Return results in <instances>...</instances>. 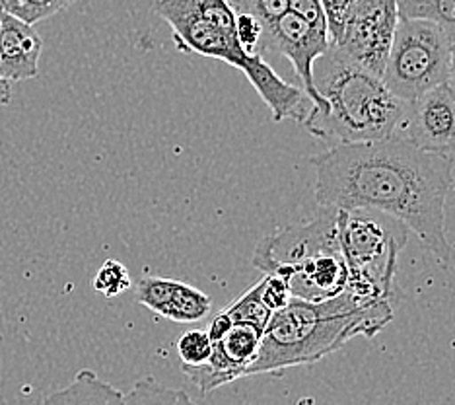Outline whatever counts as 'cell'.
<instances>
[{
    "mask_svg": "<svg viewBox=\"0 0 455 405\" xmlns=\"http://www.w3.org/2000/svg\"><path fill=\"white\" fill-rule=\"evenodd\" d=\"M397 6L399 16L430 20L455 41V0H397Z\"/></svg>",
    "mask_w": 455,
    "mask_h": 405,
    "instance_id": "9a60e30c",
    "label": "cell"
},
{
    "mask_svg": "<svg viewBox=\"0 0 455 405\" xmlns=\"http://www.w3.org/2000/svg\"><path fill=\"white\" fill-rule=\"evenodd\" d=\"M92 287L106 298H116L131 287L129 269L121 262H117V259H108V262L100 267L94 280H92Z\"/></svg>",
    "mask_w": 455,
    "mask_h": 405,
    "instance_id": "d6986e66",
    "label": "cell"
},
{
    "mask_svg": "<svg viewBox=\"0 0 455 405\" xmlns=\"http://www.w3.org/2000/svg\"><path fill=\"white\" fill-rule=\"evenodd\" d=\"M154 12L164 22H168L172 37L180 51L224 61L242 70L271 109L276 123L284 119H292L298 125L304 123L309 108H312V100L306 96L302 88L288 85L278 77L273 67L267 65L261 53H245L235 37V29L228 31L206 22L195 8L193 0H156Z\"/></svg>",
    "mask_w": 455,
    "mask_h": 405,
    "instance_id": "277c9868",
    "label": "cell"
},
{
    "mask_svg": "<svg viewBox=\"0 0 455 405\" xmlns=\"http://www.w3.org/2000/svg\"><path fill=\"white\" fill-rule=\"evenodd\" d=\"M451 41L430 20L399 16L384 78L393 96L405 101L450 80Z\"/></svg>",
    "mask_w": 455,
    "mask_h": 405,
    "instance_id": "8992f818",
    "label": "cell"
},
{
    "mask_svg": "<svg viewBox=\"0 0 455 405\" xmlns=\"http://www.w3.org/2000/svg\"><path fill=\"white\" fill-rule=\"evenodd\" d=\"M44 41L32 24L3 12L0 22V78L10 82L29 80L39 75Z\"/></svg>",
    "mask_w": 455,
    "mask_h": 405,
    "instance_id": "4fadbf2b",
    "label": "cell"
},
{
    "mask_svg": "<svg viewBox=\"0 0 455 405\" xmlns=\"http://www.w3.org/2000/svg\"><path fill=\"white\" fill-rule=\"evenodd\" d=\"M263 303L268 306L271 312H276L284 308L288 303H291V288H288L286 280L276 277V275H267L263 277Z\"/></svg>",
    "mask_w": 455,
    "mask_h": 405,
    "instance_id": "7402d4cb",
    "label": "cell"
},
{
    "mask_svg": "<svg viewBox=\"0 0 455 405\" xmlns=\"http://www.w3.org/2000/svg\"><path fill=\"white\" fill-rule=\"evenodd\" d=\"M10 98H12V82L0 78V108H4L6 103H10Z\"/></svg>",
    "mask_w": 455,
    "mask_h": 405,
    "instance_id": "d4e9b609",
    "label": "cell"
},
{
    "mask_svg": "<svg viewBox=\"0 0 455 405\" xmlns=\"http://www.w3.org/2000/svg\"><path fill=\"white\" fill-rule=\"evenodd\" d=\"M450 82H451V86L455 88V41H453L451 49H450Z\"/></svg>",
    "mask_w": 455,
    "mask_h": 405,
    "instance_id": "484cf974",
    "label": "cell"
},
{
    "mask_svg": "<svg viewBox=\"0 0 455 405\" xmlns=\"http://www.w3.org/2000/svg\"><path fill=\"white\" fill-rule=\"evenodd\" d=\"M191 396L185 390H175L168 388L160 384L156 378L147 377L139 380L131 388L129 393H125L123 403H170V405H180V403H191Z\"/></svg>",
    "mask_w": 455,
    "mask_h": 405,
    "instance_id": "e0dca14e",
    "label": "cell"
},
{
    "mask_svg": "<svg viewBox=\"0 0 455 405\" xmlns=\"http://www.w3.org/2000/svg\"><path fill=\"white\" fill-rule=\"evenodd\" d=\"M340 252L348 267V288L362 298L393 300L401 249L409 226L376 209H337Z\"/></svg>",
    "mask_w": 455,
    "mask_h": 405,
    "instance_id": "5b68a950",
    "label": "cell"
},
{
    "mask_svg": "<svg viewBox=\"0 0 455 405\" xmlns=\"http://www.w3.org/2000/svg\"><path fill=\"white\" fill-rule=\"evenodd\" d=\"M314 85L325 109L309 108L302 127L323 141L362 142L393 137L407 101L393 96L381 77L371 75L329 45L314 62Z\"/></svg>",
    "mask_w": 455,
    "mask_h": 405,
    "instance_id": "3957f363",
    "label": "cell"
},
{
    "mask_svg": "<svg viewBox=\"0 0 455 405\" xmlns=\"http://www.w3.org/2000/svg\"><path fill=\"white\" fill-rule=\"evenodd\" d=\"M397 22V0H353L340 36L331 45L371 75L381 77Z\"/></svg>",
    "mask_w": 455,
    "mask_h": 405,
    "instance_id": "52a82bcc",
    "label": "cell"
},
{
    "mask_svg": "<svg viewBox=\"0 0 455 405\" xmlns=\"http://www.w3.org/2000/svg\"><path fill=\"white\" fill-rule=\"evenodd\" d=\"M393 137H401L415 147L455 156V88L442 82L407 101L405 116Z\"/></svg>",
    "mask_w": 455,
    "mask_h": 405,
    "instance_id": "9c48e42d",
    "label": "cell"
},
{
    "mask_svg": "<svg viewBox=\"0 0 455 405\" xmlns=\"http://www.w3.org/2000/svg\"><path fill=\"white\" fill-rule=\"evenodd\" d=\"M329 36L309 26L298 14L284 12L265 31V47L276 51L291 61L302 90L312 100L314 109H325V100L319 96L314 85V62L329 49Z\"/></svg>",
    "mask_w": 455,
    "mask_h": 405,
    "instance_id": "30bf717a",
    "label": "cell"
},
{
    "mask_svg": "<svg viewBox=\"0 0 455 405\" xmlns=\"http://www.w3.org/2000/svg\"><path fill=\"white\" fill-rule=\"evenodd\" d=\"M125 393L113 388L111 384L98 378L96 372L80 370L70 386L59 390L45 398V403L80 405V403H123Z\"/></svg>",
    "mask_w": 455,
    "mask_h": 405,
    "instance_id": "5bb4252c",
    "label": "cell"
},
{
    "mask_svg": "<svg viewBox=\"0 0 455 405\" xmlns=\"http://www.w3.org/2000/svg\"><path fill=\"white\" fill-rule=\"evenodd\" d=\"M323 254H343L339 242L337 209L317 207L314 218L292 224L276 234H268L255 246L251 262L267 275H275L284 267H292L309 257Z\"/></svg>",
    "mask_w": 455,
    "mask_h": 405,
    "instance_id": "ba28073f",
    "label": "cell"
},
{
    "mask_svg": "<svg viewBox=\"0 0 455 405\" xmlns=\"http://www.w3.org/2000/svg\"><path fill=\"white\" fill-rule=\"evenodd\" d=\"M286 280L294 298L319 303L343 293L348 285V267L343 254H323L306 262L284 267L275 273Z\"/></svg>",
    "mask_w": 455,
    "mask_h": 405,
    "instance_id": "7c38bea8",
    "label": "cell"
},
{
    "mask_svg": "<svg viewBox=\"0 0 455 405\" xmlns=\"http://www.w3.org/2000/svg\"><path fill=\"white\" fill-rule=\"evenodd\" d=\"M235 37L245 53L259 55L265 47V29L259 18L250 12H235Z\"/></svg>",
    "mask_w": 455,
    "mask_h": 405,
    "instance_id": "44dd1931",
    "label": "cell"
},
{
    "mask_svg": "<svg viewBox=\"0 0 455 405\" xmlns=\"http://www.w3.org/2000/svg\"><path fill=\"white\" fill-rule=\"evenodd\" d=\"M315 201L335 209H376L399 218L442 262L451 255L446 201L455 156L422 150L401 137L337 142L312 156Z\"/></svg>",
    "mask_w": 455,
    "mask_h": 405,
    "instance_id": "6da1fadb",
    "label": "cell"
},
{
    "mask_svg": "<svg viewBox=\"0 0 455 405\" xmlns=\"http://www.w3.org/2000/svg\"><path fill=\"white\" fill-rule=\"evenodd\" d=\"M214 343L209 334L203 329H191L183 334L178 341V352L181 359V365L185 367H196L209 360L212 352Z\"/></svg>",
    "mask_w": 455,
    "mask_h": 405,
    "instance_id": "ffe728a7",
    "label": "cell"
},
{
    "mask_svg": "<svg viewBox=\"0 0 455 405\" xmlns=\"http://www.w3.org/2000/svg\"><path fill=\"white\" fill-rule=\"evenodd\" d=\"M232 326H234V320L230 318V314H228L226 310H222L220 314L214 316V320L211 321L209 329H206V334H209V337H211L212 343H214V341L222 339V337L228 334V331L232 329Z\"/></svg>",
    "mask_w": 455,
    "mask_h": 405,
    "instance_id": "cb8c5ba5",
    "label": "cell"
},
{
    "mask_svg": "<svg viewBox=\"0 0 455 405\" xmlns=\"http://www.w3.org/2000/svg\"><path fill=\"white\" fill-rule=\"evenodd\" d=\"M393 316V300L362 298L348 287L319 303L292 296L284 308L273 312L259 352L245 377L314 365L345 347L350 339L378 336Z\"/></svg>",
    "mask_w": 455,
    "mask_h": 405,
    "instance_id": "7a4b0ae2",
    "label": "cell"
},
{
    "mask_svg": "<svg viewBox=\"0 0 455 405\" xmlns=\"http://www.w3.org/2000/svg\"><path fill=\"white\" fill-rule=\"evenodd\" d=\"M137 300L154 314L181 324L206 318L212 306L203 290L164 277H144L137 287Z\"/></svg>",
    "mask_w": 455,
    "mask_h": 405,
    "instance_id": "8fae6325",
    "label": "cell"
},
{
    "mask_svg": "<svg viewBox=\"0 0 455 405\" xmlns=\"http://www.w3.org/2000/svg\"><path fill=\"white\" fill-rule=\"evenodd\" d=\"M325 18H327V31H329V44H335L343 29L345 18L353 0H322Z\"/></svg>",
    "mask_w": 455,
    "mask_h": 405,
    "instance_id": "603a6c76",
    "label": "cell"
},
{
    "mask_svg": "<svg viewBox=\"0 0 455 405\" xmlns=\"http://www.w3.org/2000/svg\"><path fill=\"white\" fill-rule=\"evenodd\" d=\"M76 0H0V8L24 22L36 26L41 20H47L65 8L75 4Z\"/></svg>",
    "mask_w": 455,
    "mask_h": 405,
    "instance_id": "ac0fdd59",
    "label": "cell"
},
{
    "mask_svg": "<svg viewBox=\"0 0 455 405\" xmlns=\"http://www.w3.org/2000/svg\"><path fill=\"white\" fill-rule=\"evenodd\" d=\"M263 279L255 283L250 290H245L242 296H237L234 303L226 308L228 314L234 320V324H247L265 331L273 312L263 303Z\"/></svg>",
    "mask_w": 455,
    "mask_h": 405,
    "instance_id": "2e32d148",
    "label": "cell"
},
{
    "mask_svg": "<svg viewBox=\"0 0 455 405\" xmlns=\"http://www.w3.org/2000/svg\"><path fill=\"white\" fill-rule=\"evenodd\" d=\"M3 12H4V10H3V8H0V22H3Z\"/></svg>",
    "mask_w": 455,
    "mask_h": 405,
    "instance_id": "4316f807",
    "label": "cell"
}]
</instances>
